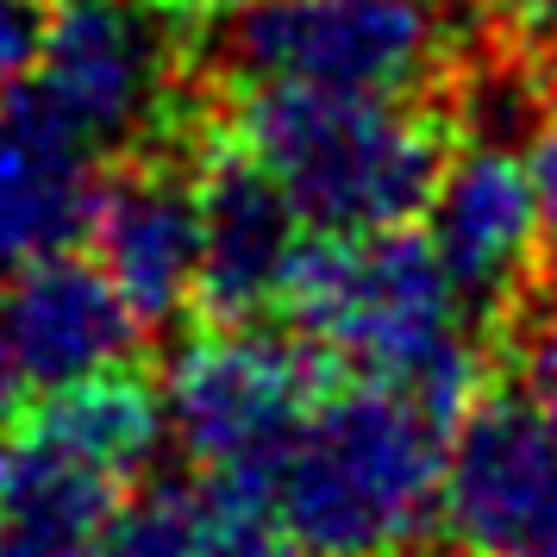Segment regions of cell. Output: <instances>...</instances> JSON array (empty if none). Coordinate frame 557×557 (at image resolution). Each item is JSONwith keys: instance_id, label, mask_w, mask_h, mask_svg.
<instances>
[{"instance_id": "obj_1", "label": "cell", "mask_w": 557, "mask_h": 557, "mask_svg": "<svg viewBox=\"0 0 557 557\" xmlns=\"http://www.w3.org/2000/svg\"><path fill=\"white\" fill-rule=\"evenodd\" d=\"M451 426L401 382L332 376L282 451L263 513L307 557H401L445 513Z\"/></svg>"}, {"instance_id": "obj_2", "label": "cell", "mask_w": 557, "mask_h": 557, "mask_svg": "<svg viewBox=\"0 0 557 557\" xmlns=\"http://www.w3.org/2000/svg\"><path fill=\"white\" fill-rule=\"evenodd\" d=\"M282 307L320 351H332V363L401 382L445 420H463V407L482 395V320L432 232H313Z\"/></svg>"}, {"instance_id": "obj_3", "label": "cell", "mask_w": 557, "mask_h": 557, "mask_svg": "<svg viewBox=\"0 0 557 557\" xmlns=\"http://www.w3.org/2000/svg\"><path fill=\"white\" fill-rule=\"evenodd\" d=\"M232 138L288 188L313 232H388L426 220L451 163V126L413 95H338L257 82L232 107Z\"/></svg>"}, {"instance_id": "obj_4", "label": "cell", "mask_w": 557, "mask_h": 557, "mask_svg": "<svg viewBox=\"0 0 557 557\" xmlns=\"http://www.w3.org/2000/svg\"><path fill=\"white\" fill-rule=\"evenodd\" d=\"M326 388L332 351L301 326L270 332L263 320H226L176 351L163 407L207 488L232 507H263L282 451Z\"/></svg>"}, {"instance_id": "obj_5", "label": "cell", "mask_w": 557, "mask_h": 557, "mask_svg": "<svg viewBox=\"0 0 557 557\" xmlns=\"http://www.w3.org/2000/svg\"><path fill=\"white\" fill-rule=\"evenodd\" d=\"M232 82H288L338 95H420L451 63L445 0H245L220 20Z\"/></svg>"}, {"instance_id": "obj_6", "label": "cell", "mask_w": 557, "mask_h": 557, "mask_svg": "<svg viewBox=\"0 0 557 557\" xmlns=\"http://www.w3.org/2000/svg\"><path fill=\"white\" fill-rule=\"evenodd\" d=\"M176 13L163 0H51L32 88L101 151H145L176 101Z\"/></svg>"}, {"instance_id": "obj_7", "label": "cell", "mask_w": 557, "mask_h": 557, "mask_svg": "<svg viewBox=\"0 0 557 557\" xmlns=\"http://www.w3.org/2000/svg\"><path fill=\"white\" fill-rule=\"evenodd\" d=\"M445 520L488 557H532L557 539V401L502 376L463 407L445 463Z\"/></svg>"}, {"instance_id": "obj_8", "label": "cell", "mask_w": 557, "mask_h": 557, "mask_svg": "<svg viewBox=\"0 0 557 557\" xmlns=\"http://www.w3.org/2000/svg\"><path fill=\"white\" fill-rule=\"evenodd\" d=\"M88 245L145 326H170L201 307V170L170 145H145L101 182Z\"/></svg>"}, {"instance_id": "obj_9", "label": "cell", "mask_w": 557, "mask_h": 557, "mask_svg": "<svg viewBox=\"0 0 557 557\" xmlns=\"http://www.w3.org/2000/svg\"><path fill=\"white\" fill-rule=\"evenodd\" d=\"M307 220L238 138L201 151V313L213 326L263 320L288 301Z\"/></svg>"}, {"instance_id": "obj_10", "label": "cell", "mask_w": 557, "mask_h": 557, "mask_svg": "<svg viewBox=\"0 0 557 557\" xmlns=\"http://www.w3.org/2000/svg\"><path fill=\"white\" fill-rule=\"evenodd\" d=\"M426 220L432 245L476 320H495L527 295V270L539 251L532 157H520L507 138H488V132L470 138L445 163V182L432 195Z\"/></svg>"}, {"instance_id": "obj_11", "label": "cell", "mask_w": 557, "mask_h": 557, "mask_svg": "<svg viewBox=\"0 0 557 557\" xmlns=\"http://www.w3.org/2000/svg\"><path fill=\"white\" fill-rule=\"evenodd\" d=\"M101 145L32 82L0 95V282L88 238L101 201Z\"/></svg>"}, {"instance_id": "obj_12", "label": "cell", "mask_w": 557, "mask_h": 557, "mask_svg": "<svg viewBox=\"0 0 557 557\" xmlns=\"http://www.w3.org/2000/svg\"><path fill=\"white\" fill-rule=\"evenodd\" d=\"M0 313H7L13 351L38 388H70L101 370H126L151 332L101 263L76 251H57L20 276H7Z\"/></svg>"}, {"instance_id": "obj_13", "label": "cell", "mask_w": 557, "mask_h": 557, "mask_svg": "<svg viewBox=\"0 0 557 557\" xmlns=\"http://www.w3.org/2000/svg\"><path fill=\"white\" fill-rule=\"evenodd\" d=\"M126 507V476L32 438L7 457L0 488V557H101Z\"/></svg>"}, {"instance_id": "obj_14", "label": "cell", "mask_w": 557, "mask_h": 557, "mask_svg": "<svg viewBox=\"0 0 557 557\" xmlns=\"http://www.w3.org/2000/svg\"><path fill=\"white\" fill-rule=\"evenodd\" d=\"M32 438H45L57 451L88 457L113 476H138L157 457L163 432H170V407L145 376L132 370H101V376H82L70 388H51L45 407L32 413Z\"/></svg>"}, {"instance_id": "obj_15", "label": "cell", "mask_w": 557, "mask_h": 557, "mask_svg": "<svg viewBox=\"0 0 557 557\" xmlns=\"http://www.w3.org/2000/svg\"><path fill=\"white\" fill-rule=\"evenodd\" d=\"M213 495L207 482H151L145 495L120 507V520L107 532L101 557H201Z\"/></svg>"}, {"instance_id": "obj_16", "label": "cell", "mask_w": 557, "mask_h": 557, "mask_svg": "<svg viewBox=\"0 0 557 557\" xmlns=\"http://www.w3.org/2000/svg\"><path fill=\"white\" fill-rule=\"evenodd\" d=\"M213 495V488H207ZM201 557H307L288 532L263 513V507H232L213 495V520H207Z\"/></svg>"}, {"instance_id": "obj_17", "label": "cell", "mask_w": 557, "mask_h": 557, "mask_svg": "<svg viewBox=\"0 0 557 557\" xmlns=\"http://www.w3.org/2000/svg\"><path fill=\"white\" fill-rule=\"evenodd\" d=\"M45 26H51V0H0V95L26 82L45 45Z\"/></svg>"}, {"instance_id": "obj_18", "label": "cell", "mask_w": 557, "mask_h": 557, "mask_svg": "<svg viewBox=\"0 0 557 557\" xmlns=\"http://www.w3.org/2000/svg\"><path fill=\"white\" fill-rule=\"evenodd\" d=\"M482 7H488V20L502 26L513 51H532V57L557 51V0H482Z\"/></svg>"}, {"instance_id": "obj_19", "label": "cell", "mask_w": 557, "mask_h": 557, "mask_svg": "<svg viewBox=\"0 0 557 557\" xmlns=\"http://www.w3.org/2000/svg\"><path fill=\"white\" fill-rule=\"evenodd\" d=\"M532 188H539V251L557 276V126L532 145Z\"/></svg>"}, {"instance_id": "obj_20", "label": "cell", "mask_w": 557, "mask_h": 557, "mask_svg": "<svg viewBox=\"0 0 557 557\" xmlns=\"http://www.w3.org/2000/svg\"><path fill=\"white\" fill-rule=\"evenodd\" d=\"M26 363L13 351V332H7V313H0V432L20 420V407H26Z\"/></svg>"}, {"instance_id": "obj_21", "label": "cell", "mask_w": 557, "mask_h": 557, "mask_svg": "<svg viewBox=\"0 0 557 557\" xmlns=\"http://www.w3.org/2000/svg\"><path fill=\"white\" fill-rule=\"evenodd\" d=\"M176 20H226V13H238L245 0H163Z\"/></svg>"}, {"instance_id": "obj_22", "label": "cell", "mask_w": 557, "mask_h": 557, "mask_svg": "<svg viewBox=\"0 0 557 557\" xmlns=\"http://www.w3.org/2000/svg\"><path fill=\"white\" fill-rule=\"evenodd\" d=\"M539 63H545V70H539V82H545V95H552V107H557V51H545Z\"/></svg>"}, {"instance_id": "obj_23", "label": "cell", "mask_w": 557, "mask_h": 557, "mask_svg": "<svg viewBox=\"0 0 557 557\" xmlns=\"http://www.w3.org/2000/svg\"><path fill=\"white\" fill-rule=\"evenodd\" d=\"M432 557H488V552H476V545H457V552H432Z\"/></svg>"}, {"instance_id": "obj_24", "label": "cell", "mask_w": 557, "mask_h": 557, "mask_svg": "<svg viewBox=\"0 0 557 557\" xmlns=\"http://www.w3.org/2000/svg\"><path fill=\"white\" fill-rule=\"evenodd\" d=\"M532 557H557V539H552V545H539V552H532Z\"/></svg>"}, {"instance_id": "obj_25", "label": "cell", "mask_w": 557, "mask_h": 557, "mask_svg": "<svg viewBox=\"0 0 557 557\" xmlns=\"http://www.w3.org/2000/svg\"><path fill=\"white\" fill-rule=\"evenodd\" d=\"M0 488H7V457H0Z\"/></svg>"}]
</instances>
